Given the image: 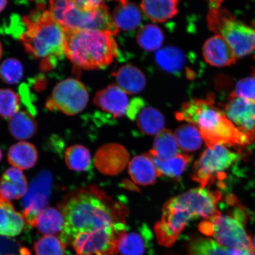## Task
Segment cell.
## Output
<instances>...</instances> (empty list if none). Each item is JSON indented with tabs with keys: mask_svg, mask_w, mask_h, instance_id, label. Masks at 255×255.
<instances>
[{
	"mask_svg": "<svg viewBox=\"0 0 255 255\" xmlns=\"http://www.w3.org/2000/svg\"><path fill=\"white\" fill-rule=\"evenodd\" d=\"M8 161L20 170H27L34 166L38 160V152L34 145L29 142H20L9 148Z\"/></svg>",
	"mask_w": 255,
	"mask_h": 255,
	"instance_id": "24",
	"label": "cell"
},
{
	"mask_svg": "<svg viewBox=\"0 0 255 255\" xmlns=\"http://www.w3.org/2000/svg\"><path fill=\"white\" fill-rule=\"evenodd\" d=\"M232 255H255V253L251 248L232 249Z\"/></svg>",
	"mask_w": 255,
	"mask_h": 255,
	"instance_id": "42",
	"label": "cell"
},
{
	"mask_svg": "<svg viewBox=\"0 0 255 255\" xmlns=\"http://www.w3.org/2000/svg\"><path fill=\"white\" fill-rule=\"evenodd\" d=\"M126 229H109L76 235L71 242L76 255H113L119 254L118 243Z\"/></svg>",
	"mask_w": 255,
	"mask_h": 255,
	"instance_id": "11",
	"label": "cell"
},
{
	"mask_svg": "<svg viewBox=\"0 0 255 255\" xmlns=\"http://www.w3.org/2000/svg\"><path fill=\"white\" fill-rule=\"evenodd\" d=\"M113 75L119 87L127 94H139L145 87L146 80L144 74L141 70L132 65L121 67Z\"/></svg>",
	"mask_w": 255,
	"mask_h": 255,
	"instance_id": "20",
	"label": "cell"
},
{
	"mask_svg": "<svg viewBox=\"0 0 255 255\" xmlns=\"http://www.w3.org/2000/svg\"><path fill=\"white\" fill-rule=\"evenodd\" d=\"M2 46L1 43H0V58L2 56Z\"/></svg>",
	"mask_w": 255,
	"mask_h": 255,
	"instance_id": "45",
	"label": "cell"
},
{
	"mask_svg": "<svg viewBox=\"0 0 255 255\" xmlns=\"http://www.w3.org/2000/svg\"><path fill=\"white\" fill-rule=\"evenodd\" d=\"M28 191V183L20 169H7L0 180V196L5 200L20 199Z\"/></svg>",
	"mask_w": 255,
	"mask_h": 255,
	"instance_id": "18",
	"label": "cell"
},
{
	"mask_svg": "<svg viewBox=\"0 0 255 255\" xmlns=\"http://www.w3.org/2000/svg\"><path fill=\"white\" fill-rule=\"evenodd\" d=\"M2 158V151L1 150V149H0V161L1 160Z\"/></svg>",
	"mask_w": 255,
	"mask_h": 255,
	"instance_id": "46",
	"label": "cell"
},
{
	"mask_svg": "<svg viewBox=\"0 0 255 255\" xmlns=\"http://www.w3.org/2000/svg\"><path fill=\"white\" fill-rule=\"evenodd\" d=\"M65 159L70 170L75 171L87 170L91 164L90 152L81 145H74L67 148Z\"/></svg>",
	"mask_w": 255,
	"mask_h": 255,
	"instance_id": "35",
	"label": "cell"
},
{
	"mask_svg": "<svg viewBox=\"0 0 255 255\" xmlns=\"http://www.w3.org/2000/svg\"><path fill=\"white\" fill-rule=\"evenodd\" d=\"M188 255H232V248L220 245L213 239L197 238L191 241Z\"/></svg>",
	"mask_w": 255,
	"mask_h": 255,
	"instance_id": "34",
	"label": "cell"
},
{
	"mask_svg": "<svg viewBox=\"0 0 255 255\" xmlns=\"http://www.w3.org/2000/svg\"><path fill=\"white\" fill-rule=\"evenodd\" d=\"M0 197H1V196H0Z\"/></svg>",
	"mask_w": 255,
	"mask_h": 255,
	"instance_id": "49",
	"label": "cell"
},
{
	"mask_svg": "<svg viewBox=\"0 0 255 255\" xmlns=\"http://www.w3.org/2000/svg\"><path fill=\"white\" fill-rule=\"evenodd\" d=\"M23 215L10 202L0 197V236L14 237L20 235L25 225Z\"/></svg>",
	"mask_w": 255,
	"mask_h": 255,
	"instance_id": "19",
	"label": "cell"
},
{
	"mask_svg": "<svg viewBox=\"0 0 255 255\" xmlns=\"http://www.w3.org/2000/svg\"><path fill=\"white\" fill-rule=\"evenodd\" d=\"M204 58L210 65L229 66L237 62V57L225 39L216 34L207 40L203 46Z\"/></svg>",
	"mask_w": 255,
	"mask_h": 255,
	"instance_id": "17",
	"label": "cell"
},
{
	"mask_svg": "<svg viewBox=\"0 0 255 255\" xmlns=\"http://www.w3.org/2000/svg\"><path fill=\"white\" fill-rule=\"evenodd\" d=\"M136 38L138 45L147 52L159 50L164 40L163 32L154 24H147L140 28Z\"/></svg>",
	"mask_w": 255,
	"mask_h": 255,
	"instance_id": "33",
	"label": "cell"
},
{
	"mask_svg": "<svg viewBox=\"0 0 255 255\" xmlns=\"http://www.w3.org/2000/svg\"><path fill=\"white\" fill-rule=\"evenodd\" d=\"M228 202L232 209L228 215L207 220L199 225L204 235L212 237L222 246L232 249L252 248V238L244 228L247 221V212L235 197L230 196Z\"/></svg>",
	"mask_w": 255,
	"mask_h": 255,
	"instance_id": "5",
	"label": "cell"
},
{
	"mask_svg": "<svg viewBox=\"0 0 255 255\" xmlns=\"http://www.w3.org/2000/svg\"><path fill=\"white\" fill-rule=\"evenodd\" d=\"M141 12L133 3L121 4L113 12V20L119 30L130 31L138 28L142 21Z\"/></svg>",
	"mask_w": 255,
	"mask_h": 255,
	"instance_id": "26",
	"label": "cell"
},
{
	"mask_svg": "<svg viewBox=\"0 0 255 255\" xmlns=\"http://www.w3.org/2000/svg\"><path fill=\"white\" fill-rule=\"evenodd\" d=\"M176 119L197 127L207 147L216 145H245L250 141L212 100H192L183 105Z\"/></svg>",
	"mask_w": 255,
	"mask_h": 255,
	"instance_id": "2",
	"label": "cell"
},
{
	"mask_svg": "<svg viewBox=\"0 0 255 255\" xmlns=\"http://www.w3.org/2000/svg\"><path fill=\"white\" fill-rule=\"evenodd\" d=\"M67 245L55 236H44L35 242V255H65Z\"/></svg>",
	"mask_w": 255,
	"mask_h": 255,
	"instance_id": "36",
	"label": "cell"
},
{
	"mask_svg": "<svg viewBox=\"0 0 255 255\" xmlns=\"http://www.w3.org/2000/svg\"><path fill=\"white\" fill-rule=\"evenodd\" d=\"M226 145H216L207 147L194 165L193 180L207 187L216 180H222L229 170L238 159L239 155Z\"/></svg>",
	"mask_w": 255,
	"mask_h": 255,
	"instance_id": "8",
	"label": "cell"
},
{
	"mask_svg": "<svg viewBox=\"0 0 255 255\" xmlns=\"http://www.w3.org/2000/svg\"><path fill=\"white\" fill-rule=\"evenodd\" d=\"M20 97L10 89H0V117L10 119L19 112Z\"/></svg>",
	"mask_w": 255,
	"mask_h": 255,
	"instance_id": "37",
	"label": "cell"
},
{
	"mask_svg": "<svg viewBox=\"0 0 255 255\" xmlns=\"http://www.w3.org/2000/svg\"><path fill=\"white\" fill-rule=\"evenodd\" d=\"M129 174L133 182L141 186L155 183L158 177L157 169L149 154H142L133 158L129 164Z\"/></svg>",
	"mask_w": 255,
	"mask_h": 255,
	"instance_id": "22",
	"label": "cell"
},
{
	"mask_svg": "<svg viewBox=\"0 0 255 255\" xmlns=\"http://www.w3.org/2000/svg\"><path fill=\"white\" fill-rule=\"evenodd\" d=\"M253 75H254L255 76V71H254V72L253 73Z\"/></svg>",
	"mask_w": 255,
	"mask_h": 255,
	"instance_id": "47",
	"label": "cell"
},
{
	"mask_svg": "<svg viewBox=\"0 0 255 255\" xmlns=\"http://www.w3.org/2000/svg\"><path fill=\"white\" fill-rule=\"evenodd\" d=\"M64 30L65 55L76 66L87 70L104 69L119 55L114 36L109 32L68 28Z\"/></svg>",
	"mask_w": 255,
	"mask_h": 255,
	"instance_id": "3",
	"label": "cell"
},
{
	"mask_svg": "<svg viewBox=\"0 0 255 255\" xmlns=\"http://www.w3.org/2000/svg\"><path fill=\"white\" fill-rule=\"evenodd\" d=\"M231 95L255 103V76L240 80Z\"/></svg>",
	"mask_w": 255,
	"mask_h": 255,
	"instance_id": "39",
	"label": "cell"
},
{
	"mask_svg": "<svg viewBox=\"0 0 255 255\" xmlns=\"http://www.w3.org/2000/svg\"><path fill=\"white\" fill-rule=\"evenodd\" d=\"M105 0H73L76 7L81 10L92 11L104 4Z\"/></svg>",
	"mask_w": 255,
	"mask_h": 255,
	"instance_id": "40",
	"label": "cell"
},
{
	"mask_svg": "<svg viewBox=\"0 0 255 255\" xmlns=\"http://www.w3.org/2000/svg\"><path fill=\"white\" fill-rule=\"evenodd\" d=\"M50 12L64 28L106 31L114 36L119 33L105 4L87 11L76 7L73 0H50Z\"/></svg>",
	"mask_w": 255,
	"mask_h": 255,
	"instance_id": "7",
	"label": "cell"
},
{
	"mask_svg": "<svg viewBox=\"0 0 255 255\" xmlns=\"http://www.w3.org/2000/svg\"><path fill=\"white\" fill-rule=\"evenodd\" d=\"M156 63L162 70L171 74L178 75L186 64V57L179 48L168 46L158 50L155 54Z\"/></svg>",
	"mask_w": 255,
	"mask_h": 255,
	"instance_id": "25",
	"label": "cell"
},
{
	"mask_svg": "<svg viewBox=\"0 0 255 255\" xmlns=\"http://www.w3.org/2000/svg\"><path fill=\"white\" fill-rule=\"evenodd\" d=\"M178 147L174 133L170 129H164L156 135L149 154L164 160L179 154Z\"/></svg>",
	"mask_w": 255,
	"mask_h": 255,
	"instance_id": "31",
	"label": "cell"
},
{
	"mask_svg": "<svg viewBox=\"0 0 255 255\" xmlns=\"http://www.w3.org/2000/svg\"><path fill=\"white\" fill-rule=\"evenodd\" d=\"M178 0H142V10L149 20L161 23L178 12Z\"/></svg>",
	"mask_w": 255,
	"mask_h": 255,
	"instance_id": "23",
	"label": "cell"
},
{
	"mask_svg": "<svg viewBox=\"0 0 255 255\" xmlns=\"http://www.w3.org/2000/svg\"><path fill=\"white\" fill-rule=\"evenodd\" d=\"M149 230L145 234L136 232H124L118 243L119 253L122 255H144L147 248Z\"/></svg>",
	"mask_w": 255,
	"mask_h": 255,
	"instance_id": "27",
	"label": "cell"
},
{
	"mask_svg": "<svg viewBox=\"0 0 255 255\" xmlns=\"http://www.w3.org/2000/svg\"><path fill=\"white\" fill-rule=\"evenodd\" d=\"M252 250H253L255 253V236L253 238H252Z\"/></svg>",
	"mask_w": 255,
	"mask_h": 255,
	"instance_id": "44",
	"label": "cell"
},
{
	"mask_svg": "<svg viewBox=\"0 0 255 255\" xmlns=\"http://www.w3.org/2000/svg\"><path fill=\"white\" fill-rule=\"evenodd\" d=\"M207 23L210 30L221 36L241 58L255 50V29L239 21L222 7V0H209Z\"/></svg>",
	"mask_w": 255,
	"mask_h": 255,
	"instance_id": "6",
	"label": "cell"
},
{
	"mask_svg": "<svg viewBox=\"0 0 255 255\" xmlns=\"http://www.w3.org/2000/svg\"><path fill=\"white\" fill-rule=\"evenodd\" d=\"M135 120L139 129L146 135H157L164 129L163 115L154 108L146 107V104L137 114Z\"/></svg>",
	"mask_w": 255,
	"mask_h": 255,
	"instance_id": "28",
	"label": "cell"
},
{
	"mask_svg": "<svg viewBox=\"0 0 255 255\" xmlns=\"http://www.w3.org/2000/svg\"><path fill=\"white\" fill-rule=\"evenodd\" d=\"M19 39L25 50L37 58L57 60L65 55V30L50 11L33 12L25 16Z\"/></svg>",
	"mask_w": 255,
	"mask_h": 255,
	"instance_id": "4",
	"label": "cell"
},
{
	"mask_svg": "<svg viewBox=\"0 0 255 255\" xmlns=\"http://www.w3.org/2000/svg\"><path fill=\"white\" fill-rule=\"evenodd\" d=\"M174 134L178 147L184 151H196L202 145V135L197 127L192 124L178 127Z\"/></svg>",
	"mask_w": 255,
	"mask_h": 255,
	"instance_id": "32",
	"label": "cell"
},
{
	"mask_svg": "<svg viewBox=\"0 0 255 255\" xmlns=\"http://www.w3.org/2000/svg\"><path fill=\"white\" fill-rule=\"evenodd\" d=\"M33 227L44 236H55L62 241L65 231V220L58 208L47 207L38 216Z\"/></svg>",
	"mask_w": 255,
	"mask_h": 255,
	"instance_id": "21",
	"label": "cell"
},
{
	"mask_svg": "<svg viewBox=\"0 0 255 255\" xmlns=\"http://www.w3.org/2000/svg\"><path fill=\"white\" fill-rule=\"evenodd\" d=\"M7 3V0H0V12L5 8Z\"/></svg>",
	"mask_w": 255,
	"mask_h": 255,
	"instance_id": "43",
	"label": "cell"
},
{
	"mask_svg": "<svg viewBox=\"0 0 255 255\" xmlns=\"http://www.w3.org/2000/svg\"><path fill=\"white\" fill-rule=\"evenodd\" d=\"M58 209L65 220L62 241L71 245L76 235L105 229H126L127 210L114 203L96 186L81 188L66 194Z\"/></svg>",
	"mask_w": 255,
	"mask_h": 255,
	"instance_id": "1",
	"label": "cell"
},
{
	"mask_svg": "<svg viewBox=\"0 0 255 255\" xmlns=\"http://www.w3.org/2000/svg\"><path fill=\"white\" fill-rule=\"evenodd\" d=\"M94 103L96 106L111 114L114 119L125 116L129 106L126 92L116 85H109L98 92Z\"/></svg>",
	"mask_w": 255,
	"mask_h": 255,
	"instance_id": "16",
	"label": "cell"
},
{
	"mask_svg": "<svg viewBox=\"0 0 255 255\" xmlns=\"http://www.w3.org/2000/svg\"><path fill=\"white\" fill-rule=\"evenodd\" d=\"M177 197L193 213L195 219L202 218L209 220L222 214L217 206L222 197L219 191H212L207 187H200L188 191Z\"/></svg>",
	"mask_w": 255,
	"mask_h": 255,
	"instance_id": "12",
	"label": "cell"
},
{
	"mask_svg": "<svg viewBox=\"0 0 255 255\" xmlns=\"http://www.w3.org/2000/svg\"><path fill=\"white\" fill-rule=\"evenodd\" d=\"M50 184L49 175H41L24 197L23 216L25 222L33 227L38 216L47 207Z\"/></svg>",
	"mask_w": 255,
	"mask_h": 255,
	"instance_id": "14",
	"label": "cell"
},
{
	"mask_svg": "<svg viewBox=\"0 0 255 255\" xmlns=\"http://www.w3.org/2000/svg\"><path fill=\"white\" fill-rule=\"evenodd\" d=\"M149 155L157 169L158 176L165 175L172 178H179L190 161L189 155L187 154H178L173 158L164 160L154 156Z\"/></svg>",
	"mask_w": 255,
	"mask_h": 255,
	"instance_id": "30",
	"label": "cell"
},
{
	"mask_svg": "<svg viewBox=\"0 0 255 255\" xmlns=\"http://www.w3.org/2000/svg\"><path fill=\"white\" fill-rule=\"evenodd\" d=\"M89 94L82 82L74 79L60 82L54 88L46 104L47 109L59 111L67 116H75L85 109Z\"/></svg>",
	"mask_w": 255,
	"mask_h": 255,
	"instance_id": "10",
	"label": "cell"
},
{
	"mask_svg": "<svg viewBox=\"0 0 255 255\" xmlns=\"http://www.w3.org/2000/svg\"><path fill=\"white\" fill-rule=\"evenodd\" d=\"M12 255V254H8V255Z\"/></svg>",
	"mask_w": 255,
	"mask_h": 255,
	"instance_id": "48",
	"label": "cell"
},
{
	"mask_svg": "<svg viewBox=\"0 0 255 255\" xmlns=\"http://www.w3.org/2000/svg\"><path fill=\"white\" fill-rule=\"evenodd\" d=\"M145 104V102L141 98H135L130 101L127 112V116L131 120H135L137 114L141 108Z\"/></svg>",
	"mask_w": 255,
	"mask_h": 255,
	"instance_id": "41",
	"label": "cell"
},
{
	"mask_svg": "<svg viewBox=\"0 0 255 255\" xmlns=\"http://www.w3.org/2000/svg\"><path fill=\"white\" fill-rule=\"evenodd\" d=\"M128 160V152L123 146L117 143H108L96 153L94 163L101 173L115 175L125 169Z\"/></svg>",
	"mask_w": 255,
	"mask_h": 255,
	"instance_id": "15",
	"label": "cell"
},
{
	"mask_svg": "<svg viewBox=\"0 0 255 255\" xmlns=\"http://www.w3.org/2000/svg\"><path fill=\"white\" fill-rule=\"evenodd\" d=\"M226 116L250 143L255 142V103L230 96L225 105Z\"/></svg>",
	"mask_w": 255,
	"mask_h": 255,
	"instance_id": "13",
	"label": "cell"
},
{
	"mask_svg": "<svg viewBox=\"0 0 255 255\" xmlns=\"http://www.w3.org/2000/svg\"><path fill=\"white\" fill-rule=\"evenodd\" d=\"M37 129L36 120L26 111L18 112L9 119V132L16 139H29L36 133Z\"/></svg>",
	"mask_w": 255,
	"mask_h": 255,
	"instance_id": "29",
	"label": "cell"
},
{
	"mask_svg": "<svg viewBox=\"0 0 255 255\" xmlns=\"http://www.w3.org/2000/svg\"><path fill=\"white\" fill-rule=\"evenodd\" d=\"M23 76V66L17 59H5L0 66V78L6 84H17L21 81Z\"/></svg>",
	"mask_w": 255,
	"mask_h": 255,
	"instance_id": "38",
	"label": "cell"
},
{
	"mask_svg": "<svg viewBox=\"0 0 255 255\" xmlns=\"http://www.w3.org/2000/svg\"><path fill=\"white\" fill-rule=\"evenodd\" d=\"M195 219L193 213L175 197L168 200L162 209V218L156 223L154 231L159 245L173 246L187 223Z\"/></svg>",
	"mask_w": 255,
	"mask_h": 255,
	"instance_id": "9",
	"label": "cell"
}]
</instances>
